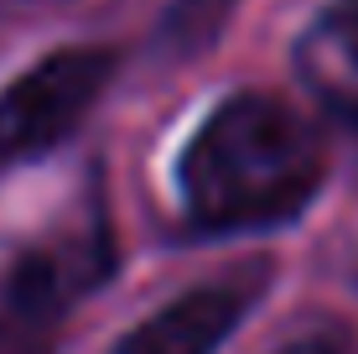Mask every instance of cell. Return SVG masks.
<instances>
[{
	"instance_id": "277c9868",
	"label": "cell",
	"mask_w": 358,
	"mask_h": 354,
	"mask_svg": "<svg viewBox=\"0 0 358 354\" xmlns=\"http://www.w3.org/2000/svg\"><path fill=\"white\" fill-rule=\"evenodd\" d=\"M296 73L312 100L358 125V0H332L296 42Z\"/></svg>"
},
{
	"instance_id": "7a4b0ae2",
	"label": "cell",
	"mask_w": 358,
	"mask_h": 354,
	"mask_svg": "<svg viewBox=\"0 0 358 354\" xmlns=\"http://www.w3.org/2000/svg\"><path fill=\"white\" fill-rule=\"evenodd\" d=\"M120 57L109 47H57L0 94V167L31 162L94 109Z\"/></svg>"
},
{
	"instance_id": "52a82bcc",
	"label": "cell",
	"mask_w": 358,
	"mask_h": 354,
	"mask_svg": "<svg viewBox=\"0 0 358 354\" xmlns=\"http://www.w3.org/2000/svg\"><path fill=\"white\" fill-rule=\"evenodd\" d=\"M286 354H338V344H327V339H301V344H291Z\"/></svg>"
},
{
	"instance_id": "3957f363",
	"label": "cell",
	"mask_w": 358,
	"mask_h": 354,
	"mask_svg": "<svg viewBox=\"0 0 358 354\" xmlns=\"http://www.w3.org/2000/svg\"><path fill=\"white\" fill-rule=\"evenodd\" d=\"M109 266H115V250H109L104 219H89V224H73L63 235L42 240L6 276V292H0L6 334H16V339L42 334L47 323L63 318Z\"/></svg>"
},
{
	"instance_id": "6da1fadb",
	"label": "cell",
	"mask_w": 358,
	"mask_h": 354,
	"mask_svg": "<svg viewBox=\"0 0 358 354\" xmlns=\"http://www.w3.org/2000/svg\"><path fill=\"white\" fill-rule=\"evenodd\" d=\"M322 141L275 94H234L203 120L177 167L182 203L203 229L275 224L322 188Z\"/></svg>"
},
{
	"instance_id": "8992f818",
	"label": "cell",
	"mask_w": 358,
	"mask_h": 354,
	"mask_svg": "<svg viewBox=\"0 0 358 354\" xmlns=\"http://www.w3.org/2000/svg\"><path fill=\"white\" fill-rule=\"evenodd\" d=\"M229 16V0H182L166 21V36L177 47H203L208 36L218 32V21Z\"/></svg>"
},
{
	"instance_id": "5b68a950",
	"label": "cell",
	"mask_w": 358,
	"mask_h": 354,
	"mask_svg": "<svg viewBox=\"0 0 358 354\" xmlns=\"http://www.w3.org/2000/svg\"><path fill=\"white\" fill-rule=\"evenodd\" d=\"M244 308H250L244 287L187 292L171 308H162L156 318H145L141 328H130L109 354H213L224 344V334L244 318Z\"/></svg>"
}]
</instances>
